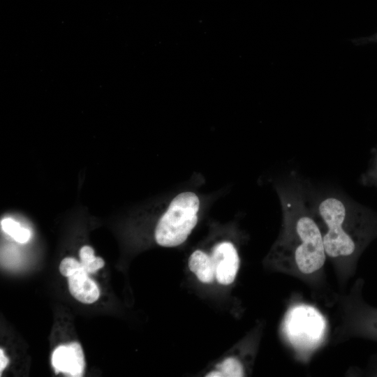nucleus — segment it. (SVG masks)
Returning <instances> with one entry per match:
<instances>
[{
    "label": "nucleus",
    "mask_w": 377,
    "mask_h": 377,
    "mask_svg": "<svg viewBox=\"0 0 377 377\" xmlns=\"http://www.w3.org/2000/svg\"><path fill=\"white\" fill-rule=\"evenodd\" d=\"M200 200L193 191L176 195L168 205L156 226V243L164 247H175L184 243L195 227Z\"/></svg>",
    "instance_id": "nucleus-1"
},
{
    "label": "nucleus",
    "mask_w": 377,
    "mask_h": 377,
    "mask_svg": "<svg viewBox=\"0 0 377 377\" xmlns=\"http://www.w3.org/2000/svg\"><path fill=\"white\" fill-rule=\"evenodd\" d=\"M59 268L60 273L66 277H69L79 271L84 270L82 263L73 258H64L60 263Z\"/></svg>",
    "instance_id": "nucleus-11"
},
{
    "label": "nucleus",
    "mask_w": 377,
    "mask_h": 377,
    "mask_svg": "<svg viewBox=\"0 0 377 377\" xmlns=\"http://www.w3.org/2000/svg\"><path fill=\"white\" fill-rule=\"evenodd\" d=\"M190 270L202 283H210L216 279L215 267L210 255L202 250H195L188 258Z\"/></svg>",
    "instance_id": "nucleus-8"
},
{
    "label": "nucleus",
    "mask_w": 377,
    "mask_h": 377,
    "mask_svg": "<svg viewBox=\"0 0 377 377\" xmlns=\"http://www.w3.org/2000/svg\"><path fill=\"white\" fill-rule=\"evenodd\" d=\"M375 38H377V34L375 36Z\"/></svg>",
    "instance_id": "nucleus-16"
},
{
    "label": "nucleus",
    "mask_w": 377,
    "mask_h": 377,
    "mask_svg": "<svg viewBox=\"0 0 377 377\" xmlns=\"http://www.w3.org/2000/svg\"><path fill=\"white\" fill-rule=\"evenodd\" d=\"M364 179L367 184L377 186V152Z\"/></svg>",
    "instance_id": "nucleus-13"
},
{
    "label": "nucleus",
    "mask_w": 377,
    "mask_h": 377,
    "mask_svg": "<svg viewBox=\"0 0 377 377\" xmlns=\"http://www.w3.org/2000/svg\"><path fill=\"white\" fill-rule=\"evenodd\" d=\"M285 332L290 341L299 348H312L322 339L325 323L321 314L309 306H298L287 314Z\"/></svg>",
    "instance_id": "nucleus-3"
},
{
    "label": "nucleus",
    "mask_w": 377,
    "mask_h": 377,
    "mask_svg": "<svg viewBox=\"0 0 377 377\" xmlns=\"http://www.w3.org/2000/svg\"><path fill=\"white\" fill-rule=\"evenodd\" d=\"M84 270L79 271L68 277L71 294L78 301L84 304L95 302L100 296L98 285Z\"/></svg>",
    "instance_id": "nucleus-7"
},
{
    "label": "nucleus",
    "mask_w": 377,
    "mask_h": 377,
    "mask_svg": "<svg viewBox=\"0 0 377 377\" xmlns=\"http://www.w3.org/2000/svg\"><path fill=\"white\" fill-rule=\"evenodd\" d=\"M8 363V360L7 357L4 355L3 350L1 348L0 350V374L2 373V371L6 368Z\"/></svg>",
    "instance_id": "nucleus-15"
},
{
    "label": "nucleus",
    "mask_w": 377,
    "mask_h": 377,
    "mask_svg": "<svg viewBox=\"0 0 377 377\" xmlns=\"http://www.w3.org/2000/svg\"><path fill=\"white\" fill-rule=\"evenodd\" d=\"M215 267V276L222 285L231 284L237 274L239 258L234 244L223 241L214 246L210 254Z\"/></svg>",
    "instance_id": "nucleus-5"
},
{
    "label": "nucleus",
    "mask_w": 377,
    "mask_h": 377,
    "mask_svg": "<svg viewBox=\"0 0 377 377\" xmlns=\"http://www.w3.org/2000/svg\"><path fill=\"white\" fill-rule=\"evenodd\" d=\"M80 258L83 268L94 261L96 257L94 256V249L89 246H84L80 250Z\"/></svg>",
    "instance_id": "nucleus-12"
},
{
    "label": "nucleus",
    "mask_w": 377,
    "mask_h": 377,
    "mask_svg": "<svg viewBox=\"0 0 377 377\" xmlns=\"http://www.w3.org/2000/svg\"><path fill=\"white\" fill-rule=\"evenodd\" d=\"M244 376L242 364L234 357H228L216 366V369L209 372V377H241Z\"/></svg>",
    "instance_id": "nucleus-9"
},
{
    "label": "nucleus",
    "mask_w": 377,
    "mask_h": 377,
    "mask_svg": "<svg viewBox=\"0 0 377 377\" xmlns=\"http://www.w3.org/2000/svg\"><path fill=\"white\" fill-rule=\"evenodd\" d=\"M295 229L301 238L295 250L296 264L302 273H313L321 268L325 260L322 234L314 220L306 215L298 218Z\"/></svg>",
    "instance_id": "nucleus-4"
},
{
    "label": "nucleus",
    "mask_w": 377,
    "mask_h": 377,
    "mask_svg": "<svg viewBox=\"0 0 377 377\" xmlns=\"http://www.w3.org/2000/svg\"><path fill=\"white\" fill-rule=\"evenodd\" d=\"M105 265L104 260L99 257H96V258L92 261L91 263H89L88 265H87L84 269L86 272L88 274H93L102 268Z\"/></svg>",
    "instance_id": "nucleus-14"
},
{
    "label": "nucleus",
    "mask_w": 377,
    "mask_h": 377,
    "mask_svg": "<svg viewBox=\"0 0 377 377\" xmlns=\"http://www.w3.org/2000/svg\"><path fill=\"white\" fill-rule=\"evenodd\" d=\"M52 364L56 374L82 376L85 362L82 348L77 342L59 346L52 353Z\"/></svg>",
    "instance_id": "nucleus-6"
},
{
    "label": "nucleus",
    "mask_w": 377,
    "mask_h": 377,
    "mask_svg": "<svg viewBox=\"0 0 377 377\" xmlns=\"http://www.w3.org/2000/svg\"><path fill=\"white\" fill-rule=\"evenodd\" d=\"M348 207L347 203L334 196L325 198L318 205V213L327 226L323 240L325 253L330 257L350 256L355 250V242L343 228Z\"/></svg>",
    "instance_id": "nucleus-2"
},
{
    "label": "nucleus",
    "mask_w": 377,
    "mask_h": 377,
    "mask_svg": "<svg viewBox=\"0 0 377 377\" xmlns=\"http://www.w3.org/2000/svg\"><path fill=\"white\" fill-rule=\"evenodd\" d=\"M1 227L4 232L19 243H26L31 237V234L29 229L22 227L18 222L10 218L1 220Z\"/></svg>",
    "instance_id": "nucleus-10"
}]
</instances>
